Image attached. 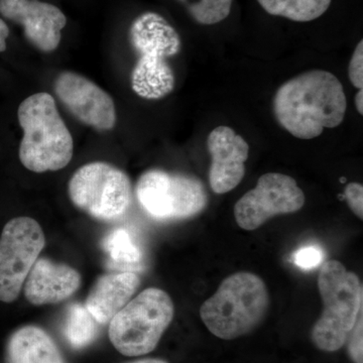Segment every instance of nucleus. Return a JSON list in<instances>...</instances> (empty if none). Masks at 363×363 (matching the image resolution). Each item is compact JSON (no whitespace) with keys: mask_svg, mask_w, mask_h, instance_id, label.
Masks as SVG:
<instances>
[{"mask_svg":"<svg viewBox=\"0 0 363 363\" xmlns=\"http://www.w3.org/2000/svg\"><path fill=\"white\" fill-rule=\"evenodd\" d=\"M45 245L44 231L35 219L16 217L7 222L0 235V302L18 298Z\"/></svg>","mask_w":363,"mask_h":363,"instance_id":"obj_9","label":"nucleus"},{"mask_svg":"<svg viewBox=\"0 0 363 363\" xmlns=\"http://www.w3.org/2000/svg\"><path fill=\"white\" fill-rule=\"evenodd\" d=\"M294 262L300 269H316L322 264L324 259V253L317 247H305L300 248L298 252L294 253Z\"/></svg>","mask_w":363,"mask_h":363,"instance_id":"obj_22","label":"nucleus"},{"mask_svg":"<svg viewBox=\"0 0 363 363\" xmlns=\"http://www.w3.org/2000/svg\"><path fill=\"white\" fill-rule=\"evenodd\" d=\"M105 252L119 266L135 267L143 259V252L125 228L111 231L102 242Z\"/></svg>","mask_w":363,"mask_h":363,"instance_id":"obj_19","label":"nucleus"},{"mask_svg":"<svg viewBox=\"0 0 363 363\" xmlns=\"http://www.w3.org/2000/svg\"><path fill=\"white\" fill-rule=\"evenodd\" d=\"M175 315L168 293L149 288L130 300L109 322L112 345L126 357H140L156 350Z\"/></svg>","mask_w":363,"mask_h":363,"instance_id":"obj_6","label":"nucleus"},{"mask_svg":"<svg viewBox=\"0 0 363 363\" xmlns=\"http://www.w3.org/2000/svg\"><path fill=\"white\" fill-rule=\"evenodd\" d=\"M9 35V28L6 23L0 18V52L6 50V40Z\"/></svg>","mask_w":363,"mask_h":363,"instance_id":"obj_25","label":"nucleus"},{"mask_svg":"<svg viewBox=\"0 0 363 363\" xmlns=\"http://www.w3.org/2000/svg\"><path fill=\"white\" fill-rule=\"evenodd\" d=\"M0 14L23 26L26 39L40 52L58 49L67 25L59 7L39 0H0Z\"/></svg>","mask_w":363,"mask_h":363,"instance_id":"obj_12","label":"nucleus"},{"mask_svg":"<svg viewBox=\"0 0 363 363\" xmlns=\"http://www.w3.org/2000/svg\"><path fill=\"white\" fill-rule=\"evenodd\" d=\"M130 42L138 55L131 88L143 99L166 97L175 88V75L166 60L181 51L180 35L161 14L149 11L131 23Z\"/></svg>","mask_w":363,"mask_h":363,"instance_id":"obj_4","label":"nucleus"},{"mask_svg":"<svg viewBox=\"0 0 363 363\" xmlns=\"http://www.w3.org/2000/svg\"><path fill=\"white\" fill-rule=\"evenodd\" d=\"M81 281L77 269L66 264L40 259L28 272L23 288L26 300L32 305L57 304L77 292Z\"/></svg>","mask_w":363,"mask_h":363,"instance_id":"obj_14","label":"nucleus"},{"mask_svg":"<svg viewBox=\"0 0 363 363\" xmlns=\"http://www.w3.org/2000/svg\"><path fill=\"white\" fill-rule=\"evenodd\" d=\"M7 363H65L51 336L28 325L14 331L7 341Z\"/></svg>","mask_w":363,"mask_h":363,"instance_id":"obj_16","label":"nucleus"},{"mask_svg":"<svg viewBox=\"0 0 363 363\" xmlns=\"http://www.w3.org/2000/svg\"><path fill=\"white\" fill-rule=\"evenodd\" d=\"M317 284L323 311L312 327L310 337L317 350L335 352L347 342L362 313V284L355 272L347 271L335 259L324 262Z\"/></svg>","mask_w":363,"mask_h":363,"instance_id":"obj_5","label":"nucleus"},{"mask_svg":"<svg viewBox=\"0 0 363 363\" xmlns=\"http://www.w3.org/2000/svg\"><path fill=\"white\" fill-rule=\"evenodd\" d=\"M136 198L140 207L159 221H178L201 213L207 206L204 185L196 177L149 169L138 179Z\"/></svg>","mask_w":363,"mask_h":363,"instance_id":"obj_8","label":"nucleus"},{"mask_svg":"<svg viewBox=\"0 0 363 363\" xmlns=\"http://www.w3.org/2000/svg\"><path fill=\"white\" fill-rule=\"evenodd\" d=\"M97 322L85 306L72 304L66 314L65 335L70 345L76 350L89 345L97 334Z\"/></svg>","mask_w":363,"mask_h":363,"instance_id":"obj_18","label":"nucleus"},{"mask_svg":"<svg viewBox=\"0 0 363 363\" xmlns=\"http://www.w3.org/2000/svg\"><path fill=\"white\" fill-rule=\"evenodd\" d=\"M355 106H357V109L358 113L360 116L363 114V91L362 89L358 90L357 93V96H355Z\"/></svg>","mask_w":363,"mask_h":363,"instance_id":"obj_26","label":"nucleus"},{"mask_svg":"<svg viewBox=\"0 0 363 363\" xmlns=\"http://www.w3.org/2000/svg\"><path fill=\"white\" fill-rule=\"evenodd\" d=\"M207 149L211 156L210 187L215 194H226L245 178L248 143L233 128L218 126L208 135Z\"/></svg>","mask_w":363,"mask_h":363,"instance_id":"obj_13","label":"nucleus"},{"mask_svg":"<svg viewBox=\"0 0 363 363\" xmlns=\"http://www.w3.org/2000/svg\"><path fill=\"white\" fill-rule=\"evenodd\" d=\"M267 13L298 23H307L323 16L332 0H257Z\"/></svg>","mask_w":363,"mask_h":363,"instance_id":"obj_17","label":"nucleus"},{"mask_svg":"<svg viewBox=\"0 0 363 363\" xmlns=\"http://www.w3.org/2000/svg\"><path fill=\"white\" fill-rule=\"evenodd\" d=\"M187 9L191 18L203 26L216 25L225 20L233 0H177Z\"/></svg>","mask_w":363,"mask_h":363,"instance_id":"obj_20","label":"nucleus"},{"mask_svg":"<svg viewBox=\"0 0 363 363\" xmlns=\"http://www.w3.org/2000/svg\"><path fill=\"white\" fill-rule=\"evenodd\" d=\"M271 306L264 279L240 272L221 281L213 296L200 308L208 330L223 340H234L255 331L266 319Z\"/></svg>","mask_w":363,"mask_h":363,"instance_id":"obj_2","label":"nucleus"},{"mask_svg":"<svg viewBox=\"0 0 363 363\" xmlns=\"http://www.w3.org/2000/svg\"><path fill=\"white\" fill-rule=\"evenodd\" d=\"M18 117L23 130L18 156L26 169L45 173L70 164L73 138L51 94L40 92L26 98L18 107Z\"/></svg>","mask_w":363,"mask_h":363,"instance_id":"obj_3","label":"nucleus"},{"mask_svg":"<svg viewBox=\"0 0 363 363\" xmlns=\"http://www.w3.org/2000/svg\"><path fill=\"white\" fill-rule=\"evenodd\" d=\"M305 205V194L291 176L267 173L259 177L257 186L236 202L234 218L240 228L259 229L277 215L292 214Z\"/></svg>","mask_w":363,"mask_h":363,"instance_id":"obj_10","label":"nucleus"},{"mask_svg":"<svg viewBox=\"0 0 363 363\" xmlns=\"http://www.w3.org/2000/svg\"><path fill=\"white\" fill-rule=\"evenodd\" d=\"M348 76L350 82L358 90L363 87V40H360L355 48L352 58L350 60Z\"/></svg>","mask_w":363,"mask_h":363,"instance_id":"obj_23","label":"nucleus"},{"mask_svg":"<svg viewBox=\"0 0 363 363\" xmlns=\"http://www.w3.org/2000/svg\"><path fill=\"white\" fill-rule=\"evenodd\" d=\"M54 89L60 101L81 123L98 131L116 128L113 99L89 79L74 72H63L55 81Z\"/></svg>","mask_w":363,"mask_h":363,"instance_id":"obj_11","label":"nucleus"},{"mask_svg":"<svg viewBox=\"0 0 363 363\" xmlns=\"http://www.w3.org/2000/svg\"><path fill=\"white\" fill-rule=\"evenodd\" d=\"M363 315H359L357 323L347 339V353L353 363H363Z\"/></svg>","mask_w":363,"mask_h":363,"instance_id":"obj_21","label":"nucleus"},{"mask_svg":"<svg viewBox=\"0 0 363 363\" xmlns=\"http://www.w3.org/2000/svg\"><path fill=\"white\" fill-rule=\"evenodd\" d=\"M140 286V277L133 272L104 274L97 279L86 298V309L97 323H109L130 302Z\"/></svg>","mask_w":363,"mask_h":363,"instance_id":"obj_15","label":"nucleus"},{"mask_svg":"<svg viewBox=\"0 0 363 363\" xmlns=\"http://www.w3.org/2000/svg\"><path fill=\"white\" fill-rule=\"evenodd\" d=\"M128 363H169L166 360L160 358H145V359L136 360V362Z\"/></svg>","mask_w":363,"mask_h":363,"instance_id":"obj_27","label":"nucleus"},{"mask_svg":"<svg viewBox=\"0 0 363 363\" xmlns=\"http://www.w3.org/2000/svg\"><path fill=\"white\" fill-rule=\"evenodd\" d=\"M347 101L343 86L328 71L312 70L284 83L274 98L277 121L300 140H312L325 128H337Z\"/></svg>","mask_w":363,"mask_h":363,"instance_id":"obj_1","label":"nucleus"},{"mask_svg":"<svg viewBox=\"0 0 363 363\" xmlns=\"http://www.w3.org/2000/svg\"><path fill=\"white\" fill-rule=\"evenodd\" d=\"M68 194L74 206L96 220L111 222L128 211L133 198L130 177L104 162L81 167L69 181Z\"/></svg>","mask_w":363,"mask_h":363,"instance_id":"obj_7","label":"nucleus"},{"mask_svg":"<svg viewBox=\"0 0 363 363\" xmlns=\"http://www.w3.org/2000/svg\"><path fill=\"white\" fill-rule=\"evenodd\" d=\"M344 198L347 202L351 211L353 212L360 220L363 219V187L359 183H350L344 190Z\"/></svg>","mask_w":363,"mask_h":363,"instance_id":"obj_24","label":"nucleus"}]
</instances>
